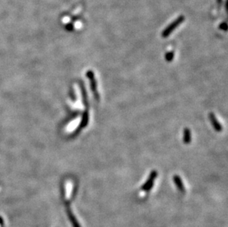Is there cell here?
Segmentation results:
<instances>
[{
    "mask_svg": "<svg viewBox=\"0 0 228 227\" xmlns=\"http://www.w3.org/2000/svg\"><path fill=\"white\" fill-rule=\"evenodd\" d=\"M182 20H183V19H182V18H181V19H177V21H174V22H173V24H171V25H170L168 28H166L165 30V31L162 32V36L165 38V37H167L168 35H170V34L171 33V32H172L173 30H174V29L176 28L178 26V25H180L181 22H182Z\"/></svg>",
    "mask_w": 228,
    "mask_h": 227,
    "instance_id": "3",
    "label": "cell"
},
{
    "mask_svg": "<svg viewBox=\"0 0 228 227\" xmlns=\"http://www.w3.org/2000/svg\"><path fill=\"white\" fill-rule=\"evenodd\" d=\"M88 123H89V114H88V112H86H86L84 113V115H83L82 121H81L80 127L81 128H84V127H86V125H87Z\"/></svg>",
    "mask_w": 228,
    "mask_h": 227,
    "instance_id": "8",
    "label": "cell"
},
{
    "mask_svg": "<svg viewBox=\"0 0 228 227\" xmlns=\"http://www.w3.org/2000/svg\"><path fill=\"white\" fill-rule=\"evenodd\" d=\"M157 175H158V173H157V172L156 171V170H153V171H151L149 176H148V180L144 183L142 187H141V190L146 192L149 191V190L153 187L155 179L157 178Z\"/></svg>",
    "mask_w": 228,
    "mask_h": 227,
    "instance_id": "1",
    "label": "cell"
},
{
    "mask_svg": "<svg viewBox=\"0 0 228 227\" xmlns=\"http://www.w3.org/2000/svg\"><path fill=\"white\" fill-rule=\"evenodd\" d=\"M209 119H210V120H211V123H212L214 129L218 132L222 131V125H221L219 122L217 120L216 116H215L214 114L212 113V112L209 114Z\"/></svg>",
    "mask_w": 228,
    "mask_h": 227,
    "instance_id": "4",
    "label": "cell"
},
{
    "mask_svg": "<svg viewBox=\"0 0 228 227\" xmlns=\"http://www.w3.org/2000/svg\"><path fill=\"white\" fill-rule=\"evenodd\" d=\"M173 182H174V184H176L177 187L179 189V190H180V191L182 192H184V190H185V189H184L183 182H182V179H181V178L180 177V176H179L178 175L173 176Z\"/></svg>",
    "mask_w": 228,
    "mask_h": 227,
    "instance_id": "5",
    "label": "cell"
},
{
    "mask_svg": "<svg viewBox=\"0 0 228 227\" xmlns=\"http://www.w3.org/2000/svg\"><path fill=\"white\" fill-rule=\"evenodd\" d=\"M86 76L89 79L90 87H91L92 92L94 93V96L97 100H99V94L97 92V83L95 78V74L92 71L89 70L86 72Z\"/></svg>",
    "mask_w": 228,
    "mask_h": 227,
    "instance_id": "2",
    "label": "cell"
},
{
    "mask_svg": "<svg viewBox=\"0 0 228 227\" xmlns=\"http://www.w3.org/2000/svg\"><path fill=\"white\" fill-rule=\"evenodd\" d=\"M183 141H184V144H189L191 141V131H190L189 128H185L184 129Z\"/></svg>",
    "mask_w": 228,
    "mask_h": 227,
    "instance_id": "7",
    "label": "cell"
},
{
    "mask_svg": "<svg viewBox=\"0 0 228 227\" xmlns=\"http://www.w3.org/2000/svg\"><path fill=\"white\" fill-rule=\"evenodd\" d=\"M66 213H67V215H68V218L69 219H70V222H71L72 226L73 227H81L80 224H79L78 221H77V219H76L75 216L72 214V212L71 210H70V208H67L66 209Z\"/></svg>",
    "mask_w": 228,
    "mask_h": 227,
    "instance_id": "6",
    "label": "cell"
},
{
    "mask_svg": "<svg viewBox=\"0 0 228 227\" xmlns=\"http://www.w3.org/2000/svg\"><path fill=\"white\" fill-rule=\"evenodd\" d=\"M173 52H168L167 54L165 55V59L166 61H168V62H170V61H171L173 59Z\"/></svg>",
    "mask_w": 228,
    "mask_h": 227,
    "instance_id": "9",
    "label": "cell"
}]
</instances>
